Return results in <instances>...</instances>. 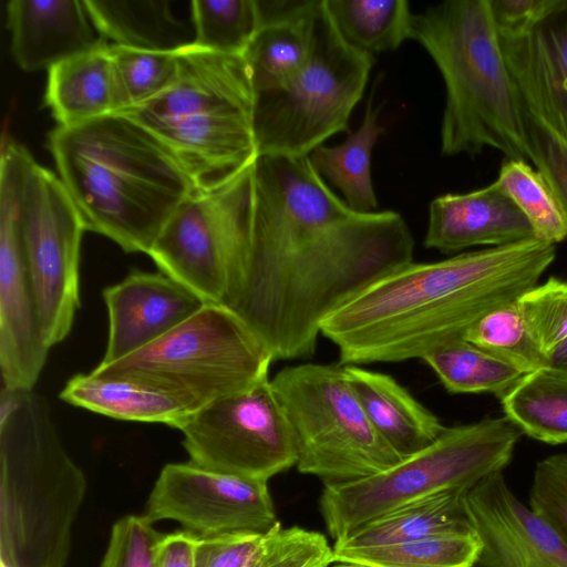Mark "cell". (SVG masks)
Wrapping results in <instances>:
<instances>
[{
    "mask_svg": "<svg viewBox=\"0 0 567 567\" xmlns=\"http://www.w3.org/2000/svg\"><path fill=\"white\" fill-rule=\"evenodd\" d=\"M274 357L229 307L205 303L153 343L91 373L173 395L192 412L268 379Z\"/></svg>",
    "mask_w": 567,
    "mask_h": 567,
    "instance_id": "8992f818",
    "label": "cell"
},
{
    "mask_svg": "<svg viewBox=\"0 0 567 567\" xmlns=\"http://www.w3.org/2000/svg\"><path fill=\"white\" fill-rule=\"evenodd\" d=\"M255 162L214 189L195 190L147 254L161 272L204 303L225 305L241 275L250 235Z\"/></svg>",
    "mask_w": 567,
    "mask_h": 567,
    "instance_id": "30bf717a",
    "label": "cell"
},
{
    "mask_svg": "<svg viewBox=\"0 0 567 567\" xmlns=\"http://www.w3.org/2000/svg\"><path fill=\"white\" fill-rule=\"evenodd\" d=\"M6 13L12 56L28 72L106 44L84 0H10Z\"/></svg>",
    "mask_w": 567,
    "mask_h": 567,
    "instance_id": "d6986e66",
    "label": "cell"
},
{
    "mask_svg": "<svg viewBox=\"0 0 567 567\" xmlns=\"http://www.w3.org/2000/svg\"><path fill=\"white\" fill-rule=\"evenodd\" d=\"M332 563L333 547L324 535L292 526L282 529L260 567H329Z\"/></svg>",
    "mask_w": 567,
    "mask_h": 567,
    "instance_id": "f35d334b",
    "label": "cell"
},
{
    "mask_svg": "<svg viewBox=\"0 0 567 567\" xmlns=\"http://www.w3.org/2000/svg\"><path fill=\"white\" fill-rule=\"evenodd\" d=\"M413 251L399 213L352 209L308 156H258L247 255L225 306L274 360L308 358L322 322Z\"/></svg>",
    "mask_w": 567,
    "mask_h": 567,
    "instance_id": "6da1fadb",
    "label": "cell"
},
{
    "mask_svg": "<svg viewBox=\"0 0 567 567\" xmlns=\"http://www.w3.org/2000/svg\"><path fill=\"white\" fill-rule=\"evenodd\" d=\"M464 340L528 374L543 369L546 355L534 341L517 300L493 309L464 334Z\"/></svg>",
    "mask_w": 567,
    "mask_h": 567,
    "instance_id": "d6a6232c",
    "label": "cell"
},
{
    "mask_svg": "<svg viewBox=\"0 0 567 567\" xmlns=\"http://www.w3.org/2000/svg\"><path fill=\"white\" fill-rule=\"evenodd\" d=\"M145 515L152 523L176 520L197 537L265 534L280 525L267 482L210 471L192 462L162 468Z\"/></svg>",
    "mask_w": 567,
    "mask_h": 567,
    "instance_id": "5bb4252c",
    "label": "cell"
},
{
    "mask_svg": "<svg viewBox=\"0 0 567 567\" xmlns=\"http://www.w3.org/2000/svg\"><path fill=\"white\" fill-rule=\"evenodd\" d=\"M320 0H258L260 28L244 53L254 94L277 89L307 62Z\"/></svg>",
    "mask_w": 567,
    "mask_h": 567,
    "instance_id": "ffe728a7",
    "label": "cell"
},
{
    "mask_svg": "<svg viewBox=\"0 0 567 567\" xmlns=\"http://www.w3.org/2000/svg\"><path fill=\"white\" fill-rule=\"evenodd\" d=\"M281 524L268 533H229L198 537L196 567H260L276 546Z\"/></svg>",
    "mask_w": 567,
    "mask_h": 567,
    "instance_id": "d590c367",
    "label": "cell"
},
{
    "mask_svg": "<svg viewBox=\"0 0 567 567\" xmlns=\"http://www.w3.org/2000/svg\"><path fill=\"white\" fill-rule=\"evenodd\" d=\"M64 402L116 420L161 423L177 430L193 413L173 395L115 378L79 373L59 394Z\"/></svg>",
    "mask_w": 567,
    "mask_h": 567,
    "instance_id": "cb8c5ba5",
    "label": "cell"
},
{
    "mask_svg": "<svg viewBox=\"0 0 567 567\" xmlns=\"http://www.w3.org/2000/svg\"><path fill=\"white\" fill-rule=\"evenodd\" d=\"M118 112L141 105L164 92L178 73L176 52L110 45Z\"/></svg>",
    "mask_w": 567,
    "mask_h": 567,
    "instance_id": "836d02e7",
    "label": "cell"
},
{
    "mask_svg": "<svg viewBox=\"0 0 567 567\" xmlns=\"http://www.w3.org/2000/svg\"><path fill=\"white\" fill-rule=\"evenodd\" d=\"M384 128L378 124L372 100L367 104L360 128L336 146L320 145L309 155L317 173L337 187L354 210L374 212L378 199L371 179L372 150Z\"/></svg>",
    "mask_w": 567,
    "mask_h": 567,
    "instance_id": "484cf974",
    "label": "cell"
},
{
    "mask_svg": "<svg viewBox=\"0 0 567 567\" xmlns=\"http://www.w3.org/2000/svg\"><path fill=\"white\" fill-rule=\"evenodd\" d=\"M343 368L369 422L402 458L426 449L445 430L440 419L391 375L353 364Z\"/></svg>",
    "mask_w": 567,
    "mask_h": 567,
    "instance_id": "44dd1931",
    "label": "cell"
},
{
    "mask_svg": "<svg viewBox=\"0 0 567 567\" xmlns=\"http://www.w3.org/2000/svg\"><path fill=\"white\" fill-rule=\"evenodd\" d=\"M491 6L501 39L525 35L567 10L565 0H491Z\"/></svg>",
    "mask_w": 567,
    "mask_h": 567,
    "instance_id": "ab89813d",
    "label": "cell"
},
{
    "mask_svg": "<svg viewBox=\"0 0 567 567\" xmlns=\"http://www.w3.org/2000/svg\"><path fill=\"white\" fill-rule=\"evenodd\" d=\"M270 383L291 427L300 473L338 484L402 460L369 422L342 364L286 367Z\"/></svg>",
    "mask_w": 567,
    "mask_h": 567,
    "instance_id": "9c48e42d",
    "label": "cell"
},
{
    "mask_svg": "<svg viewBox=\"0 0 567 567\" xmlns=\"http://www.w3.org/2000/svg\"><path fill=\"white\" fill-rule=\"evenodd\" d=\"M482 548L473 567H567V542L509 488L503 472L465 493Z\"/></svg>",
    "mask_w": 567,
    "mask_h": 567,
    "instance_id": "9a60e30c",
    "label": "cell"
},
{
    "mask_svg": "<svg viewBox=\"0 0 567 567\" xmlns=\"http://www.w3.org/2000/svg\"><path fill=\"white\" fill-rule=\"evenodd\" d=\"M193 44L244 55L260 28L257 0H193Z\"/></svg>",
    "mask_w": 567,
    "mask_h": 567,
    "instance_id": "1f68e13d",
    "label": "cell"
},
{
    "mask_svg": "<svg viewBox=\"0 0 567 567\" xmlns=\"http://www.w3.org/2000/svg\"><path fill=\"white\" fill-rule=\"evenodd\" d=\"M555 257V245L533 238L412 261L332 312L321 334L337 347L342 365L423 360L536 286Z\"/></svg>",
    "mask_w": 567,
    "mask_h": 567,
    "instance_id": "7a4b0ae2",
    "label": "cell"
},
{
    "mask_svg": "<svg viewBox=\"0 0 567 567\" xmlns=\"http://www.w3.org/2000/svg\"><path fill=\"white\" fill-rule=\"evenodd\" d=\"M423 361L450 393H493L498 399L526 374L462 339L427 354Z\"/></svg>",
    "mask_w": 567,
    "mask_h": 567,
    "instance_id": "f546056e",
    "label": "cell"
},
{
    "mask_svg": "<svg viewBox=\"0 0 567 567\" xmlns=\"http://www.w3.org/2000/svg\"><path fill=\"white\" fill-rule=\"evenodd\" d=\"M336 567H363V566H358V565H349V564H341V565H338Z\"/></svg>",
    "mask_w": 567,
    "mask_h": 567,
    "instance_id": "ee69618b",
    "label": "cell"
},
{
    "mask_svg": "<svg viewBox=\"0 0 567 567\" xmlns=\"http://www.w3.org/2000/svg\"><path fill=\"white\" fill-rule=\"evenodd\" d=\"M197 538L185 529L164 535L159 545L157 567H196Z\"/></svg>",
    "mask_w": 567,
    "mask_h": 567,
    "instance_id": "b9f144b4",
    "label": "cell"
},
{
    "mask_svg": "<svg viewBox=\"0 0 567 567\" xmlns=\"http://www.w3.org/2000/svg\"><path fill=\"white\" fill-rule=\"evenodd\" d=\"M48 147L85 230L148 254L195 187L147 128L120 114L56 126Z\"/></svg>",
    "mask_w": 567,
    "mask_h": 567,
    "instance_id": "3957f363",
    "label": "cell"
},
{
    "mask_svg": "<svg viewBox=\"0 0 567 567\" xmlns=\"http://www.w3.org/2000/svg\"><path fill=\"white\" fill-rule=\"evenodd\" d=\"M109 339L101 363H111L153 343L205 303L163 272L131 271L103 290Z\"/></svg>",
    "mask_w": 567,
    "mask_h": 567,
    "instance_id": "2e32d148",
    "label": "cell"
},
{
    "mask_svg": "<svg viewBox=\"0 0 567 567\" xmlns=\"http://www.w3.org/2000/svg\"><path fill=\"white\" fill-rule=\"evenodd\" d=\"M481 548L475 530H470L359 549H333V559L363 567H473Z\"/></svg>",
    "mask_w": 567,
    "mask_h": 567,
    "instance_id": "83f0119b",
    "label": "cell"
},
{
    "mask_svg": "<svg viewBox=\"0 0 567 567\" xmlns=\"http://www.w3.org/2000/svg\"><path fill=\"white\" fill-rule=\"evenodd\" d=\"M86 487L45 398L2 386L0 567H64Z\"/></svg>",
    "mask_w": 567,
    "mask_h": 567,
    "instance_id": "5b68a950",
    "label": "cell"
},
{
    "mask_svg": "<svg viewBox=\"0 0 567 567\" xmlns=\"http://www.w3.org/2000/svg\"><path fill=\"white\" fill-rule=\"evenodd\" d=\"M412 39L439 68L446 90L441 153L494 148L536 161L530 124L507 66L491 0H449L413 16Z\"/></svg>",
    "mask_w": 567,
    "mask_h": 567,
    "instance_id": "277c9868",
    "label": "cell"
},
{
    "mask_svg": "<svg viewBox=\"0 0 567 567\" xmlns=\"http://www.w3.org/2000/svg\"><path fill=\"white\" fill-rule=\"evenodd\" d=\"M84 231L60 177L35 161L23 189L19 234L41 332L50 349L68 337L80 308Z\"/></svg>",
    "mask_w": 567,
    "mask_h": 567,
    "instance_id": "8fae6325",
    "label": "cell"
},
{
    "mask_svg": "<svg viewBox=\"0 0 567 567\" xmlns=\"http://www.w3.org/2000/svg\"><path fill=\"white\" fill-rule=\"evenodd\" d=\"M374 62L341 38L320 0L302 69L284 85L254 94L258 156H308L330 136L348 132Z\"/></svg>",
    "mask_w": 567,
    "mask_h": 567,
    "instance_id": "ba28073f",
    "label": "cell"
},
{
    "mask_svg": "<svg viewBox=\"0 0 567 567\" xmlns=\"http://www.w3.org/2000/svg\"><path fill=\"white\" fill-rule=\"evenodd\" d=\"M84 3L99 33L113 45L176 52L194 40L174 16L169 1L84 0Z\"/></svg>",
    "mask_w": 567,
    "mask_h": 567,
    "instance_id": "d4e9b609",
    "label": "cell"
},
{
    "mask_svg": "<svg viewBox=\"0 0 567 567\" xmlns=\"http://www.w3.org/2000/svg\"><path fill=\"white\" fill-rule=\"evenodd\" d=\"M44 101L58 126H74L117 113L110 45L106 43L48 70Z\"/></svg>",
    "mask_w": 567,
    "mask_h": 567,
    "instance_id": "7402d4cb",
    "label": "cell"
},
{
    "mask_svg": "<svg viewBox=\"0 0 567 567\" xmlns=\"http://www.w3.org/2000/svg\"><path fill=\"white\" fill-rule=\"evenodd\" d=\"M467 489H447L396 507L334 540L333 549H359L474 530L465 507Z\"/></svg>",
    "mask_w": 567,
    "mask_h": 567,
    "instance_id": "603a6c76",
    "label": "cell"
},
{
    "mask_svg": "<svg viewBox=\"0 0 567 567\" xmlns=\"http://www.w3.org/2000/svg\"><path fill=\"white\" fill-rule=\"evenodd\" d=\"M501 42L529 123L567 148V10Z\"/></svg>",
    "mask_w": 567,
    "mask_h": 567,
    "instance_id": "e0dca14e",
    "label": "cell"
},
{
    "mask_svg": "<svg viewBox=\"0 0 567 567\" xmlns=\"http://www.w3.org/2000/svg\"><path fill=\"white\" fill-rule=\"evenodd\" d=\"M535 238L516 204L493 182L464 194L447 193L429 208L424 246L444 254L475 246H506ZM536 239V238H535Z\"/></svg>",
    "mask_w": 567,
    "mask_h": 567,
    "instance_id": "ac0fdd59",
    "label": "cell"
},
{
    "mask_svg": "<svg viewBox=\"0 0 567 567\" xmlns=\"http://www.w3.org/2000/svg\"><path fill=\"white\" fill-rule=\"evenodd\" d=\"M324 6L341 38L358 51H393L412 39L414 13L406 0H324Z\"/></svg>",
    "mask_w": 567,
    "mask_h": 567,
    "instance_id": "4316f807",
    "label": "cell"
},
{
    "mask_svg": "<svg viewBox=\"0 0 567 567\" xmlns=\"http://www.w3.org/2000/svg\"><path fill=\"white\" fill-rule=\"evenodd\" d=\"M9 140L0 159V370L2 386L34 390L50 348L44 342L24 264L19 217L23 189L34 163Z\"/></svg>",
    "mask_w": 567,
    "mask_h": 567,
    "instance_id": "4fadbf2b",
    "label": "cell"
},
{
    "mask_svg": "<svg viewBox=\"0 0 567 567\" xmlns=\"http://www.w3.org/2000/svg\"><path fill=\"white\" fill-rule=\"evenodd\" d=\"M528 219L536 239L555 245L567 239L563 209L543 175L527 162L506 159L494 182Z\"/></svg>",
    "mask_w": 567,
    "mask_h": 567,
    "instance_id": "4dcf8cb0",
    "label": "cell"
},
{
    "mask_svg": "<svg viewBox=\"0 0 567 567\" xmlns=\"http://www.w3.org/2000/svg\"><path fill=\"white\" fill-rule=\"evenodd\" d=\"M158 533L146 515H126L116 520L101 567H157Z\"/></svg>",
    "mask_w": 567,
    "mask_h": 567,
    "instance_id": "8d00e7d4",
    "label": "cell"
},
{
    "mask_svg": "<svg viewBox=\"0 0 567 567\" xmlns=\"http://www.w3.org/2000/svg\"><path fill=\"white\" fill-rule=\"evenodd\" d=\"M543 369L567 379V339L547 354Z\"/></svg>",
    "mask_w": 567,
    "mask_h": 567,
    "instance_id": "7bdbcfd3",
    "label": "cell"
},
{
    "mask_svg": "<svg viewBox=\"0 0 567 567\" xmlns=\"http://www.w3.org/2000/svg\"><path fill=\"white\" fill-rule=\"evenodd\" d=\"M524 433L506 416L445 427L426 449L368 477L326 484L319 505L338 540L357 527L413 501L454 488H470L503 472Z\"/></svg>",
    "mask_w": 567,
    "mask_h": 567,
    "instance_id": "52a82bcc",
    "label": "cell"
},
{
    "mask_svg": "<svg viewBox=\"0 0 567 567\" xmlns=\"http://www.w3.org/2000/svg\"><path fill=\"white\" fill-rule=\"evenodd\" d=\"M505 416L529 437L567 442V379L539 369L526 374L501 399Z\"/></svg>",
    "mask_w": 567,
    "mask_h": 567,
    "instance_id": "f1b7e54d",
    "label": "cell"
},
{
    "mask_svg": "<svg viewBox=\"0 0 567 567\" xmlns=\"http://www.w3.org/2000/svg\"><path fill=\"white\" fill-rule=\"evenodd\" d=\"M179 431L189 462L210 471L268 483L297 463L295 437L269 378L198 409Z\"/></svg>",
    "mask_w": 567,
    "mask_h": 567,
    "instance_id": "7c38bea8",
    "label": "cell"
},
{
    "mask_svg": "<svg viewBox=\"0 0 567 567\" xmlns=\"http://www.w3.org/2000/svg\"><path fill=\"white\" fill-rule=\"evenodd\" d=\"M517 306L546 357L567 339V280L550 277L523 293Z\"/></svg>",
    "mask_w": 567,
    "mask_h": 567,
    "instance_id": "e575fe53",
    "label": "cell"
},
{
    "mask_svg": "<svg viewBox=\"0 0 567 567\" xmlns=\"http://www.w3.org/2000/svg\"><path fill=\"white\" fill-rule=\"evenodd\" d=\"M528 506L567 542V453L536 464Z\"/></svg>",
    "mask_w": 567,
    "mask_h": 567,
    "instance_id": "74e56055",
    "label": "cell"
},
{
    "mask_svg": "<svg viewBox=\"0 0 567 567\" xmlns=\"http://www.w3.org/2000/svg\"><path fill=\"white\" fill-rule=\"evenodd\" d=\"M530 134L536 153L534 166L551 188L567 223V148L532 124Z\"/></svg>",
    "mask_w": 567,
    "mask_h": 567,
    "instance_id": "60d3db41",
    "label": "cell"
}]
</instances>
